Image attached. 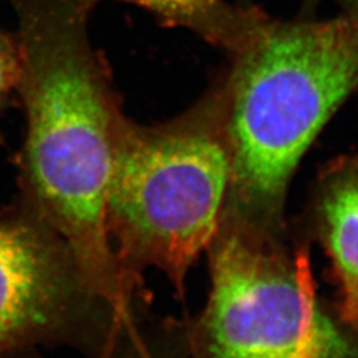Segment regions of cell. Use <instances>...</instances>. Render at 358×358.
Segmentation results:
<instances>
[{
	"label": "cell",
	"mask_w": 358,
	"mask_h": 358,
	"mask_svg": "<svg viewBox=\"0 0 358 358\" xmlns=\"http://www.w3.org/2000/svg\"><path fill=\"white\" fill-rule=\"evenodd\" d=\"M22 55L17 99L27 196L60 236L90 294L125 308L108 231L115 152L127 115L103 52L92 45L85 0H10Z\"/></svg>",
	"instance_id": "obj_1"
},
{
	"label": "cell",
	"mask_w": 358,
	"mask_h": 358,
	"mask_svg": "<svg viewBox=\"0 0 358 358\" xmlns=\"http://www.w3.org/2000/svg\"><path fill=\"white\" fill-rule=\"evenodd\" d=\"M217 80L230 190L248 203H279L310 145L358 90V11L272 19Z\"/></svg>",
	"instance_id": "obj_2"
},
{
	"label": "cell",
	"mask_w": 358,
	"mask_h": 358,
	"mask_svg": "<svg viewBox=\"0 0 358 358\" xmlns=\"http://www.w3.org/2000/svg\"><path fill=\"white\" fill-rule=\"evenodd\" d=\"M232 164L217 80L183 113L159 124L127 118L115 152L108 231L122 273L154 266L180 284L211 243Z\"/></svg>",
	"instance_id": "obj_3"
},
{
	"label": "cell",
	"mask_w": 358,
	"mask_h": 358,
	"mask_svg": "<svg viewBox=\"0 0 358 358\" xmlns=\"http://www.w3.org/2000/svg\"><path fill=\"white\" fill-rule=\"evenodd\" d=\"M205 328L215 358H329L341 348L317 307L307 259L289 271L238 236L213 255Z\"/></svg>",
	"instance_id": "obj_4"
},
{
	"label": "cell",
	"mask_w": 358,
	"mask_h": 358,
	"mask_svg": "<svg viewBox=\"0 0 358 358\" xmlns=\"http://www.w3.org/2000/svg\"><path fill=\"white\" fill-rule=\"evenodd\" d=\"M78 289L87 291L63 244L29 224L0 222V352L56 328Z\"/></svg>",
	"instance_id": "obj_5"
},
{
	"label": "cell",
	"mask_w": 358,
	"mask_h": 358,
	"mask_svg": "<svg viewBox=\"0 0 358 358\" xmlns=\"http://www.w3.org/2000/svg\"><path fill=\"white\" fill-rule=\"evenodd\" d=\"M105 0H85L93 10ZM138 6L162 24L183 28L206 43L235 55L255 44L267 31L272 16L256 6L229 0H117Z\"/></svg>",
	"instance_id": "obj_6"
},
{
	"label": "cell",
	"mask_w": 358,
	"mask_h": 358,
	"mask_svg": "<svg viewBox=\"0 0 358 358\" xmlns=\"http://www.w3.org/2000/svg\"><path fill=\"white\" fill-rule=\"evenodd\" d=\"M327 243L343 288V310L358 324V157L337 164L322 190Z\"/></svg>",
	"instance_id": "obj_7"
},
{
	"label": "cell",
	"mask_w": 358,
	"mask_h": 358,
	"mask_svg": "<svg viewBox=\"0 0 358 358\" xmlns=\"http://www.w3.org/2000/svg\"><path fill=\"white\" fill-rule=\"evenodd\" d=\"M22 78V55L16 35L0 28V115L17 99Z\"/></svg>",
	"instance_id": "obj_8"
},
{
	"label": "cell",
	"mask_w": 358,
	"mask_h": 358,
	"mask_svg": "<svg viewBox=\"0 0 358 358\" xmlns=\"http://www.w3.org/2000/svg\"><path fill=\"white\" fill-rule=\"evenodd\" d=\"M322 1L336 3L340 11H358V0H303V16H312Z\"/></svg>",
	"instance_id": "obj_9"
}]
</instances>
